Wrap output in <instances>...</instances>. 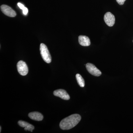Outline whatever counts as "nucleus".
I'll list each match as a JSON object with an SVG mask.
<instances>
[{"label": "nucleus", "mask_w": 133, "mask_h": 133, "mask_svg": "<svg viewBox=\"0 0 133 133\" xmlns=\"http://www.w3.org/2000/svg\"><path fill=\"white\" fill-rule=\"evenodd\" d=\"M17 71L22 76H25L28 74L29 70L28 66L25 62L20 61L17 64Z\"/></svg>", "instance_id": "nucleus-3"}, {"label": "nucleus", "mask_w": 133, "mask_h": 133, "mask_svg": "<svg viewBox=\"0 0 133 133\" xmlns=\"http://www.w3.org/2000/svg\"><path fill=\"white\" fill-rule=\"evenodd\" d=\"M18 124L20 127L22 128H24L25 131H28L32 132L35 129V127L33 125L29 124L26 122L19 121H18Z\"/></svg>", "instance_id": "nucleus-9"}, {"label": "nucleus", "mask_w": 133, "mask_h": 133, "mask_svg": "<svg viewBox=\"0 0 133 133\" xmlns=\"http://www.w3.org/2000/svg\"><path fill=\"white\" fill-rule=\"evenodd\" d=\"M28 12V9L27 8L25 7L23 9V14L25 15H27Z\"/></svg>", "instance_id": "nucleus-13"}, {"label": "nucleus", "mask_w": 133, "mask_h": 133, "mask_svg": "<svg viewBox=\"0 0 133 133\" xmlns=\"http://www.w3.org/2000/svg\"><path fill=\"white\" fill-rule=\"evenodd\" d=\"M86 67L88 72L93 76L99 77L102 74L101 71L92 64L88 63L86 64Z\"/></svg>", "instance_id": "nucleus-4"}, {"label": "nucleus", "mask_w": 133, "mask_h": 133, "mask_svg": "<svg viewBox=\"0 0 133 133\" xmlns=\"http://www.w3.org/2000/svg\"><path fill=\"white\" fill-rule=\"evenodd\" d=\"M53 94L55 96L59 97L62 99L65 100H68L70 99V95L67 93L66 91L63 89L56 90L54 91Z\"/></svg>", "instance_id": "nucleus-7"}, {"label": "nucleus", "mask_w": 133, "mask_h": 133, "mask_svg": "<svg viewBox=\"0 0 133 133\" xmlns=\"http://www.w3.org/2000/svg\"><path fill=\"white\" fill-rule=\"evenodd\" d=\"M76 78L79 85L81 87H84L85 86V81L82 76L79 74H77Z\"/></svg>", "instance_id": "nucleus-11"}, {"label": "nucleus", "mask_w": 133, "mask_h": 133, "mask_svg": "<svg viewBox=\"0 0 133 133\" xmlns=\"http://www.w3.org/2000/svg\"><path fill=\"white\" fill-rule=\"evenodd\" d=\"M1 9L2 12L8 16L10 17H14L16 16L15 11L12 8L6 5H2L1 6Z\"/></svg>", "instance_id": "nucleus-5"}, {"label": "nucleus", "mask_w": 133, "mask_h": 133, "mask_svg": "<svg viewBox=\"0 0 133 133\" xmlns=\"http://www.w3.org/2000/svg\"><path fill=\"white\" fill-rule=\"evenodd\" d=\"M17 5H18V6L19 7V8H20L22 10L23 9L25 8L24 5H23V4H22V3H17Z\"/></svg>", "instance_id": "nucleus-14"}, {"label": "nucleus", "mask_w": 133, "mask_h": 133, "mask_svg": "<svg viewBox=\"0 0 133 133\" xmlns=\"http://www.w3.org/2000/svg\"><path fill=\"white\" fill-rule=\"evenodd\" d=\"M29 116L31 119L36 121H41L43 119V116L42 115L37 112L30 113L29 114Z\"/></svg>", "instance_id": "nucleus-10"}, {"label": "nucleus", "mask_w": 133, "mask_h": 133, "mask_svg": "<svg viewBox=\"0 0 133 133\" xmlns=\"http://www.w3.org/2000/svg\"><path fill=\"white\" fill-rule=\"evenodd\" d=\"M78 42L79 44L83 46H88L91 44L90 38L85 36H79L78 37Z\"/></svg>", "instance_id": "nucleus-8"}, {"label": "nucleus", "mask_w": 133, "mask_h": 133, "mask_svg": "<svg viewBox=\"0 0 133 133\" xmlns=\"http://www.w3.org/2000/svg\"><path fill=\"white\" fill-rule=\"evenodd\" d=\"M104 20L106 24L109 27H112L115 23V17L114 15L110 12H108L105 14Z\"/></svg>", "instance_id": "nucleus-6"}, {"label": "nucleus", "mask_w": 133, "mask_h": 133, "mask_svg": "<svg viewBox=\"0 0 133 133\" xmlns=\"http://www.w3.org/2000/svg\"><path fill=\"white\" fill-rule=\"evenodd\" d=\"M81 118V116L79 115H71L62 120L59 124V127L62 130L71 129L78 124Z\"/></svg>", "instance_id": "nucleus-1"}, {"label": "nucleus", "mask_w": 133, "mask_h": 133, "mask_svg": "<svg viewBox=\"0 0 133 133\" xmlns=\"http://www.w3.org/2000/svg\"><path fill=\"white\" fill-rule=\"evenodd\" d=\"M40 49L41 56L44 62L47 63H50L51 62V56L46 45L44 44L41 43Z\"/></svg>", "instance_id": "nucleus-2"}, {"label": "nucleus", "mask_w": 133, "mask_h": 133, "mask_svg": "<svg viewBox=\"0 0 133 133\" xmlns=\"http://www.w3.org/2000/svg\"><path fill=\"white\" fill-rule=\"evenodd\" d=\"M0 128H0V132H1V127H0Z\"/></svg>", "instance_id": "nucleus-15"}, {"label": "nucleus", "mask_w": 133, "mask_h": 133, "mask_svg": "<svg viewBox=\"0 0 133 133\" xmlns=\"http://www.w3.org/2000/svg\"><path fill=\"white\" fill-rule=\"evenodd\" d=\"M116 1L119 5H124V2L126 0H116Z\"/></svg>", "instance_id": "nucleus-12"}, {"label": "nucleus", "mask_w": 133, "mask_h": 133, "mask_svg": "<svg viewBox=\"0 0 133 133\" xmlns=\"http://www.w3.org/2000/svg\"></svg>", "instance_id": "nucleus-16"}]
</instances>
